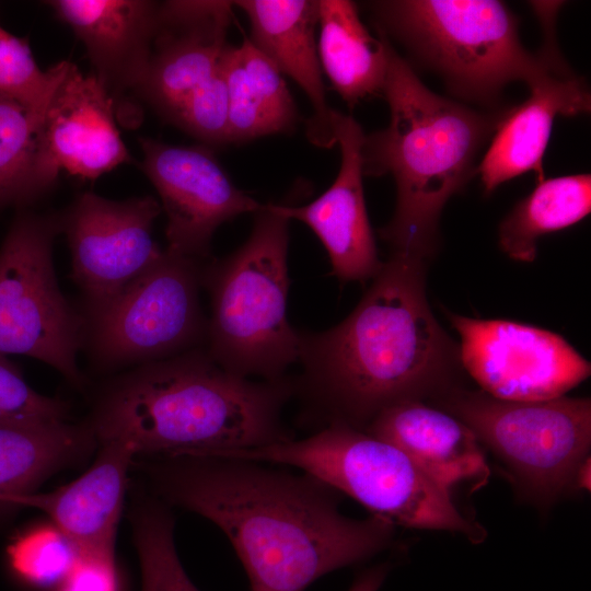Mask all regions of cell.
<instances>
[{
    "mask_svg": "<svg viewBox=\"0 0 591 591\" xmlns=\"http://www.w3.org/2000/svg\"><path fill=\"white\" fill-rule=\"evenodd\" d=\"M293 383L253 381L219 366L199 347L132 368L100 401L96 441L135 455L213 456L290 439L281 410Z\"/></svg>",
    "mask_w": 591,
    "mask_h": 591,
    "instance_id": "obj_3",
    "label": "cell"
},
{
    "mask_svg": "<svg viewBox=\"0 0 591 591\" xmlns=\"http://www.w3.org/2000/svg\"><path fill=\"white\" fill-rule=\"evenodd\" d=\"M139 142L141 169L154 185L167 218L166 250L206 262L212 235L222 223L262 209L263 204L232 183L208 147L149 138Z\"/></svg>",
    "mask_w": 591,
    "mask_h": 591,
    "instance_id": "obj_14",
    "label": "cell"
},
{
    "mask_svg": "<svg viewBox=\"0 0 591 591\" xmlns=\"http://www.w3.org/2000/svg\"><path fill=\"white\" fill-rule=\"evenodd\" d=\"M47 4L83 43L94 76L117 101L141 82L150 55L159 2L53 0Z\"/></svg>",
    "mask_w": 591,
    "mask_h": 591,
    "instance_id": "obj_19",
    "label": "cell"
},
{
    "mask_svg": "<svg viewBox=\"0 0 591 591\" xmlns=\"http://www.w3.org/2000/svg\"><path fill=\"white\" fill-rule=\"evenodd\" d=\"M543 31L538 49L543 66L528 84L529 97L509 107L485 149L476 174L485 194L524 173L533 172L537 183L545 178L543 159L557 116L589 114L591 92L586 80L569 67L556 38L559 1H531Z\"/></svg>",
    "mask_w": 591,
    "mask_h": 591,
    "instance_id": "obj_13",
    "label": "cell"
},
{
    "mask_svg": "<svg viewBox=\"0 0 591 591\" xmlns=\"http://www.w3.org/2000/svg\"><path fill=\"white\" fill-rule=\"evenodd\" d=\"M217 456L292 466L395 525L457 532L472 543H480L486 536L484 528L466 519L452 497L403 451L345 424H327L304 439L290 438Z\"/></svg>",
    "mask_w": 591,
    "mask_h": 591,
    "instance_id": "obj_7",
    "label": "cell"
},
{
    "mask_svg": "<svg viewBox=\"0 0 591 591\" xmlns=\"http://www.w3.org/2000/svg\"><path fill=\"white\" fill-rule=\"evenodd\" d=\"M68 412L67 403L37 393L7 356L0 355V419L67 420Z\"/></svg>",
    "mask_w": 591,
    "mask_h": 591,
    "instance_id": "obj_31",
    "label": "cell"
},
{
    "mask_svg": "<svg viewBox=\"0 0 591 591\" xmlns=\"http://www.w3.org/2000/svg\"><path fill=\"white\" fill-rule=\"evenodd\" d=\"M233 1L159 2L150 55L135 93L173 123L188 99L218 69L228 46Z\"/></svg>",
    "mask_w": 591,
    "mask_h": 591,
    "instance_id": "obj_16",
    "label": "cell"
},
{
    "mask_svg": "<svg viewBox=\"0 0 591 591\" xmlns=\"http://www.w3.org/2000/svg\"><path fill=\"white\" fill-rule=\"evenodd\" d=\"M590 457L587 459L578 468L576 478H575V489L578 490H590L591 482V471H590Z\"/></svg>",
    "mask_w": 591,
    "mask_h": 591,
    "instance_id": "obj_34",
    "label": "cell"
},
{
    "mask_svg": "<svg viewBox=\"0 0 591 591\" xmlns=\"http://www.w3.org/2000/svg\"><path fill=\"white\" fill-rule=\"evenodd\" d=\"M228 94V143L291 132L299 112L282 73L248 39L222 53Z\"/></svg>",
    "mask_w": 591,
    "mask_h": 591,
    "instance_id": "obj_22",
    "label": "cell"
},
{
    "mask_svg": "<svg viewBox=\"0 0 591 591\" xmlns=\"http://www.w3.org/2000/svg\"><path fill=\"white\" fill-rule=\"evenodd\" d=\"M233 5L247 16L253 45L309 99L313 108L305 128L309 141L320 148L336 144L335 111L326 102L315 37L318 0H237Z\"/></svg>",
    "mask_w": 591,
    "mask_h": 591,
    "instance_id": "obj_20",
    "label": "cell"
},
{
    "mask_svg": "<svg viewBox=\"0 0 591 591\" xmlns=\"http://www.w3.org/2000/svg\"><path fill=\"white\" fill-rule=\"evenodd\" d=\"M374 27L405 48L414 69L436 74L465 105L499 111L514 81L526 85L543 59L522 45L519 21L497 0H376L367 2Z\"/></svg>",
    "mask_w": 591,
    "mask_h": 591,
    "instance_id": "obj_5",
    "label": "cell"
},
{
    "mask_svg": "<svg viewBox=\"0 0 591 591\" xmlns=\"http://www.w3.org/2000/svg\"><path fill=\"white\" fill-rule=\"evenodd\" d=\"M254 215L236 251L201 265L211 305L205 348L229 372L273 381L299 360L298 331L287 315L290 220L267 204Z\"/></svg>",
    "mask_w": 591,
    "mask_h": 591,
    "instance_id": "obj_6",
    "label": "cell"
},
{
    "mask_svg": "<svg viewBox=\"0 0 591 591\" xmlns=\"http://www.w3.org/2000/svg\"><path fill=\"white\" fill-rule=\"evenodd\" d=\"M387 572L389 566L386 564L366 569L357 576L348 591H379Z\"/></svg>",
    "mask_w": 591,
    "mask_h": 591,
    "instance_id": "obj_33",
    "label": "cell"
},
{
    "mask_svg": "<svg viewBox=\"0 0 591 591\" xmlns=\"http://www.w3.org/2000/svg\"><path fill=\"white\" fill-rule=\"evenodd\" d=\"M141 567V591H199L176 553L173 520L161 507L142 510L135 523Z\"/></svg>",
    "mask_w": 591,
    "mask_h": 591,
    "instance_id": "obj_28",
    "label": "cell"
},
{
    "mask_svg": "<svg viewBox=\"0 0 591 591\" xmlns=\"http://www.w3.org/2000/svg\"><path fill=\"white\" fill-rule=\"evenodd\" d=\"M100 453L80 477L50 493H33L16 506L46 513L73 545L78 555L114 556V542L135 456L117 441H99Z\"/></svg>",
    "mask_w": 591,
    "mask_h": 591,
    "instance_id": "obj_21",
    "label": "cell"
},
{
    "mask_svg": "<svg viewBox=\"0 0 591 591\" xmlns=\"http://www.w3.org/2000/svg\"><path fill=\"white\" fill-rule=\"evenodd\" d=\"M172 124L208 146L229 144L228 94L220 62L184 102Z\"/></svg>",
    "mask_w": 591,
    "mask_h": 591,
    "instance_id": "obj_30",
    "label": "cell"
},
{
    "mask_svg": "<svg viewBox=\"0 0 591 591\" xmlns=\"http://www.w3.org/2000/svg\"><path fill=\"white\" fill-rule=\"evenodd\" d=\"M116 104L92 73L68 68L54 91L37 136L33 171L36 197L48 190L63 170L95 179L130 162L116 126Z\"/></svg>",
    "mask_w": 591,
    "mask_h": 591,
    "instance_id": "obj_15",
    "label": "cell"
},
{
    "mask_svg": "<svg viewBox=\"0 0 591 591\" xmlns=\"http://www.w3.org/2000/svg\"><path fill=\"white\" fill-rule=\"evenodd\" d=\"M403 451L440 489L487 484L490 470L473 431L448 412L424 401H404L380 412L363 429Z\"/></svg>",
    "mask_w": 591,
    "mask_h": 591,
    "instance_id": "obj_18",
    "label": "cell"
},
{
    "mask_svg": "<svg viewBox=\"0 0 591 591\" xmlns=\"http://www.w3.org/2000/svg\"><path fill=\"white\" fill-rule=\"evenodd\" d=\"M161 210L151 196L112 200L88 192L59 213L84 316L107 305L162 256L152 237Z\"/></svg>",
    "mask_w": 591,
    "mask_h": 591,
    "instance_id": "obj_12",
    "label": "cell"
},
{
    "mask_svg": "<svg viewBox=\"0 0 591 591\" xmlns=\"http://www.w3.org/2000/svg\"><path fill=\"white\" fill-rule=\"evenodd\" d=\"M317 51L322 71L349 108L381 95L389 68V39L374 37L349 0H318Z\"/></svg>",
    "mask_w": 591,
    "mask_h": 591,
    "instance_id": "obj_23",
    "label": "cell"
},
{
    "mask_svg": "<svg viewBox=\"0 0 591 591\" xmlns=\"http://www.w3.org/2000/svg\"><path fill=\"white\" fill-rule=\"evenodd\" d=\"M202 263L165 250L114 300L86 315L84 347L93 363L103 369L138 367L205 347Z\"/></svg>",
    "mask_w": 591,
    "mask_h": 591,
    "instance_id": "obj_10",
    "label": "cell"
},
{
    "mask_svg": "<svg viewBox=\"0 0 591 591\" xmlns=\"http://www.w3.org/2000/svg\"><path fill=\"white\" fill-rule=\"evenodd\" d=\"M591 211L589 173L544 178L502 219L498 243L518 262H533L540 237L571 227Z\"/></svg>",
    "mask_w": 591,
    "mask_h": 591,
    "instance_id": "obj_25",
    "label": "cell"
},
{
    "mask_svg": "<svg viewBox=\"0 0 591 591\" xmlns=\"http://www.w3.org/2000/svg\"><path fill=\"white\" fill-rule=\"evenodd\" d=\"M382 95L389 125L364 135L361 148L363 176L391 174L395 182L394 213L379 233L392 254L429 263L440 244L442 209L476 175L509 107L483 111L434 93L391 42Z\"/></svg>",
    "mask_w": 591,
    "mask_h": 591,
    "instance_id": "obj_4",
    "label": "cell"
},
{
    "mask_svg": "<svg viewBox=\"0 0 591 591\" xmlns=\"http://www.w3.org/2000/svg\"><path fill=\"white\" fill-rule=\"evenodd\" d=\"M425 260L392 254L352 312L323 332L298 331L300 382L325 417L358 429L404 401L439 398L463 370L456 344L434 317Z\"/></svg>",
    "mask_w": 591,
    "mask_h": 591,
    "instance_id": "obj_2",
    "label": "cell"
},
{
    "mask_svg": "<svg viewBox=\"0 0 591 591\" xmlns=\"http://www.w3.org/2000/svg\"><path fill=\"white\" fill-rule=\"evenodd\" d=\"M58 591H118L114 556L78 555Z\"/></svg>",
    "mask_w": 591,
    "mask_h": 591,
    "instance_id": "obj_32",
    "label": "cell"
},
{
    "mask_svg": "<svg viewBox=\"0 0 591 591\" xmlns=\"http://www.w3.org/2000/svg\"><path fill=\"white\" fill-rule=\"evenodd\" d=\"M162 495L227 535L251 591H304L334 570L390 547L395 524L340 512L336 490L314 477L225 456L164 459Z\"/></svg>",
    "mask_w": 591,
    "mask_h": 591,
    "instance_id": "obj_1",
    "label": "cell"
},
{
    "mask_svg": "<svg viewBox=\"0 0 591 591\" xmlns=\"http://www.w3.org/2000/svg\"><path fill=\"white\" fill-rule=\"evenodd\" d=\"M40 123L0 95V205L36 198L33 171Z\"/></svg>",
    "mask_w": 591,
    "mask_h": 591,
    "instance_id": "obj_26",
    "label": "cell"
},
{
    "mask_svg": "<svg viewBox=\"0 0 591 591\" xmlns=\"http://www.w3.org/2000/svg\"><path fill=\"white\" fill-rule=\"evenodd\" d=\"M13 571L38 588L59 586L78 559L70 541L54 525L35 528L8 548Z\"/></svg>",
    "mask_w": 591,
    "mask_h": 591,
    "instance_id": "obj_29",
    "label": "cell"
},
{
    "mask_svg": "<svg viewBox=\"0 0 591 591\" xmlns=\"http://www.w3.org/2000/svg\"><path fill=\"white\" fill-rule=\"evenodd\" d=\"M68 65L69 61L63 60L46 71L40 70L27 39L0 26V95L21 104L40 125Z\"/></svg>",
    "mask_w": 591,
    "mask_h": 591,
    "instance_id": "obj_27",
    "label": "cell"
},
{
    "mask_svg": "<svg viewBox=\"0 0 591 591\" xmlns=\"http://www.w3.org/2000/svg\"><path fill=\"white\" fill-rule=\"evenodd\" d=\"M336 144L340 166L333 184L316 199L303 206L267 204L274 212L306 224L324 245L331 275L341 281L364 282L381 269L375 240L368 218L361 148L364 132L349 115L335 111Z\"/></svg>",
    "mask_w": 591,
    "mask_h": 591,
    "instance_id": "obj_17",
    "label": "cell"
},
{
    "mask_svg": "<svg viewBox=\"0 0 591 591\" xmlns=\"http://www.w3.org/2000/svg\"><path fill=\"white\" fill-rule=\"evenodd\" d=\"M445 315L460 336L463 370L495 398H557L590 375V362L554 332L509 320Z\"/></svg>",
    "mask_w": 591,
    "mask_h": 591,
    "instance_id": "obj_11",
    "label": "cell"
},
{
    "mask_svg": "<svg viewBox=\"0 0 591 591\" xmlns=\"http://www.w3.org/2000/svg\"><path fill=\"white\" fill-rule=\"evenodd\" d=\"M96 441L92 427L67 420L0 419V506H16L50 474Z\"/></svg>",
    "mask_w": 591,
    "mask_h": 591,
    "instance_id": "obj_24",
    "label": "cell"
},
{
    "mask_svg": "<svg viewBox=\"0 0 591 591\" xmlns=\"http://www.w3.org/2000/svg\"><path fill=\"white\" fill-rule=\"evenodd\" d=\"M429 404L464 422L502 464L518 496L537 508L575 489L590 457V398L515 402L455 386Z\"/></svg>",
    "mask_w": 591,
    "mask_h": 591,
    "instance_id": "obj_8",
    "label": "cell"
},
{
    "mask_svg": "<svg viewBox=\"0 0 591 591\" xmlns=\"http://www.w3.org/2000/svg\"><path fill=\"white\" fill-rule=\"evenodd\" d=\"M60 233L59 213L24 212L0 247V355L35 358L81 386L86 320L58 286L53 246Z\"/></svg>",
    "mask_w": 591,
    "mask_h": 591,
    "instance_id": "obj_9",
    "label": "cell"
}]
</instances>
